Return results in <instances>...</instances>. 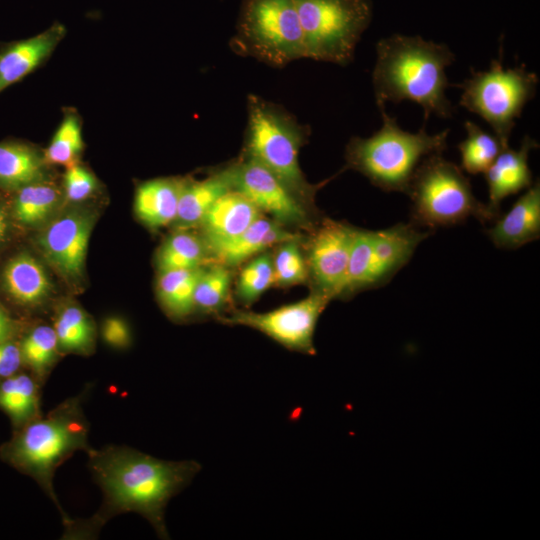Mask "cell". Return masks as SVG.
<instances>
[{
  "mask_svg": "<svg viewBox=\"0 0 540 540\" xmlns=\"http://www.w3.org/2000/svg\"><path fill=\"white\" fill-rule=\"evenodd\" d=\"M373 231L355 228L346 278L340 299H347L370 289Z\"/></svg>",
  "mask_w": 540,
  "mask_h": 540,
  "instance_id": "32",
  "label": "cell"
},
{
  "mask_svg": "<svg viewBox=\"0 0 540 540\" xmlns=\"http://www.w3.org/2000/svg\"><path fill=\"white\" fill-rule=\"evenodd\" d=\"M464 128L467 136L458 145L460 168L471 175L484 173L504 147L494 134L470 120L464 122Z\"/></svg>",
  "mask_w": 540,
  "mask_h": 540,
  "instance_id": "31",
  "label": "cell"
},
{
  "mask_svg": "<svg viewBox=\"0 0 540 540\" xmlns=\"http://www.w3.org/2000/svg\"><path fill=\"white\" fill-rule=\"evenodd\" d=\"M530 136H524L518 149L502 148L489 168L483 173L488 187L491 211L500 216L501 202L510 195L517 194L533 184L529 167V154L538 147Z\"/></svg>",
  "mask_w": 540,
  "mask_h": 540,
  "instance_id": "15",
  "label": "cell"
},
{
  "mask_svg": "<svg viewBox=\"0 0 540 540\" xmlns=\"http://www.w3.org/2000/svg\"><path fill=\"white\" fill-rule=\"evenodd\" d=\"M101 336L104 342L115 348L125 349L131 345L132 335L127 322L117 316L104 319L101 325Z\"/></svg>",
  "mask_w": 540,
  "mask_h": 540,
  "instance_id": "37",
  "label": "cell"
},
{
  "mask_svg": "<svg viewBox=\"0 0 540 540\" xmlns=\"http://www.w3.org/2000/svg\"><path fill=\"white\" fill-rule=\"evenodd\" d=\"M304 237L281 242L271 252L275 286L290 287L308 282Z\"/></svg>",
  "mask_w": 540,
  "mask_h": 540,
  "instance_id": "34",
  "label": "cell"
},
{
  "mask_svg": "<svg viewBox=\"0 0 540 540\" xmlns=\"http://www.w3.org/2000/svg\"><path fill=\"white\" fill-rule=\"evenodd\" d=\"M303 236L262 215L234 239L211 251L208 263L234 268L281 242Z\"/></svg>",
  "mask_w": 540,
  "mask_h": 540,
  "instance_id": "19",
  "label": "cell"
},
{
  "mask_svg": "<svg viewBox=\"0 0 540 540\" xmlns=\"http://www.w3.org/2000/svg\"><path fill=\"white\" fill-rule=\"evenodd\" d=\"M17 331V324L6 309L0 304V342L13 339Z\"/></svg>",
  "mask_w": 540,
  "mask_h": 540,
  "instance_id": "39",
  "label": "cell"
},
{
  "mask_svg": "<svg viewBox=\"0 0 540 540\" xmlns=\"http://www.w3.org/2000/svg\"><path fill=\"white\" fill-rule=\"evenodd\" d=\"M235 283V297L246 307L274 286L272 253L263 252L242 264Z\"/></svg>",
  "mask_w": 540,
  "mask_h": 540,
  "instance_id": "33",
  "label": "cell"
},
{
  "mask_svg": "<svg viewBox=\"0 0 540 540\" xmlns=\"http://www.w3.org/2000/svg\"><path fill=\"white\" fill-rule=\"evenodd\" d=\"M430 234L412 222L373 231L370 289L387 284L409 263L418 245Z\"/></svg>",
  "mask_w": 540,
  "mask_h": 540,
  "instance_id": "14",
  "label": "cell"
},
{
  "mask_svg": "<svg viewBox=\"0 0 540 540\" xmlns=\"http://www.w3.org/2000/svg\"><path fill=\"white\" fill-rule=\"evenodd\" d=\"M2 287L17 304L37 306L49 297L52 283L45 267L28 252L10 258L1 273Z\"/></svg>",
  "mask_w": 540,
  "mask_h": 540,
  "instance_id": "21",
  "label": "cell"
},
{
  "mask_svg": "<svg viewBox=\"0 0 540 540\" xmlns=\"http://www.w3.org/2000/svg\"><path fill=\"white\" fill-rule=\"evenodd\" d=\"M65 34V26L55 22L30 38L0 45V92L36 69L51 55Z\"/></svg>",
  "mask_w": 540,
  "mask_h": 540,
  "instance_id": "17",
  "label": "cell"
},
{
  "mask_svg": "<svg viewBox=\"0 0 540 540\" xmlns=\"http://www.w3.org/2000/svg\"><path fill=\"white\" fill-rule=\"evenodd\" d=\"M41 388L27 372L0 381V409L10 418L15 429L40 417Z\"/></svg>",
  "mask_w": 540,
  "mask_h": 540,
  "instance_id": "26",
  "label": "cell"
},
{
  "mask_svg": "<svg viewBox=\"0 0 540 540\" xmlns=\"http://www.w3.org/2000/svg\"><path fill=\"white\" fill-rule=\"evenodd\" d=\"M19 346L23 366L43 387L61 355L52 325L32 326L23 335Z\"/></svg>",
  "mask_w": 540,
  "mask_h": 540,
  "instance_id": "28",
  "label": "cell"
},
{
  "mask_svg": "<svg viewBox=\"0 0 540 540\" xmlns=\"http://www.w3.org/2000/svg\"><path fill=\"white\" fill-rule=\"evenodd\" d=\"M208 263V250L193 230H174L159 246L155 255L158 272L201 267Z\"/></svg>",
  "mask_w": 540,
  "mask_h": 540,
  "instance_id": "29",
  "label": "cell"
},
{
  "mask_svg": "<svg viewBox=\"0 0 540 540\" xmlns=\"http://www.w3.org/2000/svg\"><path fill=\"white\" fill-rule=\"evenodd\" d=\"M247 129L242 154L273 173L298 199L314 210L320 184H311L299 165L300 149L308 141L310 128L284 108L251 95L247 101Z\"/></svg>",
  "mask_w": 540,
  "mask_h": 540,
  "instance_id": "5",
  "label": "cell"
},
{
  "mask_svg": "<svg viewBox=\"0 0 540 540\" xmlns=\"http://www.w3.org/2000/svg\"><path fill=\"white\" fill-rule=\"evenodd\" d=\"M22 367L19 342L14 338L0 342V381L17 374Z\"/></svg>",
  "mask_w": 540,
  "mask_h": 540,
  "instance_id": "38",
  "label": "cell"
},
{
  "mask_svg": "<svg viewBox=\"0 0 540 540\" xmlns=\"http://www.w3.org/2000/svg\"><path fill=\"white\" fill-rule=\"evenodd\" d=\"M411 222L428 230L454 226L474 217L481 223L498 217L473 194L469 178L442 153L426 157L412 178Z\"/></svg>",
  "mask_w": 540,
  "mask_h": 540,
  "instance_id": "6",
  "label": "cell"
},
{
  "mask_svg": "<svg viewBox=\"0 0 540 540\" xmlns=\"http://www.w3.org/2000/svg\"><path fill=\"white\" fill-rule=\"evenodd\" d=\"M233 190L247 197L262 215L289 230L310 232L322 219L298 199L273 173L242 154L229 165Z\"/></svg>",
  "mask_w": 540,
  "mask_h": 540,
  "instance_id": "10",
  "label": "cell"
},
{
  "mask_svg": "<svg viewBox=\"0 0 540 540\" xmlns=\"http://www.w3.org/2000/svg\"><path fill=\"white\" fill-rule=\"evenodd\" d=\"M183 178H157L138 186L134 211L138 219L151 229L172 225L177 214Z\"/></svg>",
  "mask_w": 540,
  "mask_h": 540,
  "instance_id": "22",
  "label": "cell"
},
{
  "mask_svg": "<svg viewBox=\"0 0 540 540\" xmlns=\"http://www.w3.org/2000/svg\"><path fill=\"white\" fill-rule=\"evenodd\" d=\"M87 389L69 397L46 415L15 429L3 444L0 455L20 472L32 477L60 511L64 528L72 518L61 508L54 492L56 470L75 452L91 449L88 443L89 422L82 403Z\"/></svg>",
  "mask_w": 540,
  "mask_h": 540,
  "instance_id": "3",
  "label": "cell"
},
{
  "mask_svg": "<svg viewBox=\"0 0 540 540\" xmlns=\"http://www.w3.org/2000/svg\"><path fill=\"white\" fill-rule=\"evenodd\" d=\"M98 188L96 177L86 168L76 164L67 168L63 179V199L71 204L80 203L93 195Z\"/></svg>",
  "mask_w": 540,
  "mask_h": 540,
  "instance_id": "36",
  "label": "cell"
},
{
  "mask_svg": "<svg viewBox=\"0 0 540 540\" xmlns=\"http://www.w3.org/2000/svg\"><path fill=\"white\" fill-rule=\"evenodd\" d=\"M95 220L92 210L71 207L56 214L36 237L44 259L67 282L77 283L83 278Z\"/></svg>",
  "mask_w": 540,
  "mask_h": 540,
  "instance_id": "13",
  "label": "cell"
},
{
  "mask_svg": "<svg viewBox=\"0 0 540 540\" xmlns=\"http://www.w3.org/2000/svg\"><path fill=\"white\" fill-rule=\"evenodd\" d=\"M233 268L210 262L203 266L194 291V313L218 316L230 297Z\"/></svg>",
  "mask_w": 540,
  "mask_h": 540,
  "instance_id": "30",
  "label": "cell"
},
{
  "mask_svg": "<svg viewBox=\"0 0 540 540\" xmlns=\"http://www.w3.org/2000/svg\"><path fill=\"white\" fill-rule=\"evenodd\" d=\"M298 12L306 58L341 66L355 48L373 15L371 0H293Z\"/></svg>",
  "mask_w": 540,
  "mask_h": 540,
  "instance_id": "8",
  "label": "cell"
},
{
  "mask_svg": "<svg viewBox=\"0 0 540 540\" xmlns=\"http://www.w3.org/2000/svg\"><path fill=\"white\" fill-rule=\"evenodd\" d=\"M382 126L367 138L352 137L345 149L346 168L364 175L386 192L408 195L420 163L447 148L449 129L428 134L424 126L416 133L403 130L395 117L380 109Z\"/></svg>",
  "mask_w": 540,
  "mask_h": 540,
  "instance_id": "4",
  "label": "cell"
},
{
  "mask_svg": "<svg viewBox=\"0 0 540 540\" xmlns=\"http://www.w3.org/2000/svg\"><path fill=\"white\" fill-rule=\"evenodd\" d=\"M455 59L448 45L419 35L392 34L380 39L372 72L378 109L387 102L407 100L422 107L425 121L431 114L451 117L454 107L445 94L450 86L446 68Z\"/></svg>",
  "mask_w": 540,
  "mask_h": 540,
  "instance_id": "2",
  "label": "cell"
},
{
  "mask_svg": "<svg viewBox=\"0 0 540 540\" xmlns=\"http://www.w3.org/2000/svg\"><path fill=\"white\" fill-rule=\"evenodd\" d=\"M497 248L513 250L540 237V183L537 180L487 230Z\"/></svg>",
  "mask_w": 540,
  "mask_h": 540,
  "instance_id": "18",
  "label": "cell"
},
{
  "mask_svg": "<svg viewBox=\"0 0 540 540\" xmlns=\"http://www.w3.org/2000/svg\"><path fill=\"white\" fill-rule=\"evenodd\" d=\"M87 454L90 472L103 492V503L90 518L72 519L64 528L65 538H94L111 518L135 512L149 521L158 537L169 539L166 506L189 485L201 465L194 460H161L119 445L91 448Z\"/></svg>",
  "mask_w": 540,
  "mask_h": 540,
  "instance_id": "1",
  "label": "cell"
},
{
  "mask_svg": "<svg viewBox=\"0 0 540 540\" xmlns=\"http://www.w3.org/2000/svg\"><path fill=\"white\" fill-rule=\"evenodd\" d=\"M355 227L322 218L303 240L311 291L339 298L344 288Z\"/></svg>",
  "mask_w": 540,
  "mask_h": 540,
  "instance_id": "12",
  "label": "cell"
},
{
  "mask_svg": "<svg viewBox=\"0 0 540 540\" xmlns=\"http://www.w3.org/2000/svg\"><path fill=\"white\" fill-rule=\"evenodd\" d=\"M61 354L90 355L96 345L93 318L78 304L68 302L58 308L52 325Z\"/></svg>",
  "mask_w": 540,
  "mask_h": 540,
  "instance_id": "25",
  "label": "cell"
},
{
  "mask_svg": "<svg viewBox=\"0 0 540 540\" xmlns=\"http://www.w3.org/2000/svg\"><path fill=\"white\" fill-rule=\"evenodd\" d=\"M43 153L21 141L0 142V189L16 191L48 179Z\"/></svg>",
  "mask_w": 540,
  "mask_h": 540,
  "instance_id": "23",
  "label": "cell"
},
{
  "mask_svg": "<svg viewBox=\"0 0 540 540\" xmlns=\"http://www.w3.org/2000/svg\"><path fill=\"white\" fill-rule=\"evenodd\" d=\"M12 215L9 209L0 203V247L10 238L12 230Z\"/></svg>",
  "mask_w": 540,
  "mask_h": 540,
  "instance_id": "40",
  "label": "cell"
},
{
  "mask_svg": "<svg viewBox=\"0 0 540 540\" xmlns=\"http://www.w3.org/2000/svg\"><path fill=\"white\" fill-rule=\"evenodd\" d=\"M233 46L273 67L306 58L293 0H243Z\"/></svg>",
  "mask_w": 540,
  "mask_h": 540,
  "instance_id": "9",
  "label": "cell"
},
{
  "mask_svg": "<svg viewBox=\"0 0 540 540\" xmlns=\"http://www.w3.org/2000/svg\"><path fill=\"white\" fill-rule=\"evenodd\" d=\"M83 146L79 118L75 113L68 112L43 155L48 165L69 168L77 164Z\"/></svg>",
  "mask_w": 540,
  "mask_h": 540,
  "instance_id": "35",
  "label": "cell"
},
{
  "mask_svg": "<svg viewBox=\"0 0 540 540\" xmlns=\"http://www.w3.org/2000/svg\"><path fill=\"white\" fill-rule=\"evenodd\" d=\"M471 75L460 84L459 104L487 122L503 147L526 104L537 91L539 77L524 65L504 68L501 58L493 59L485 71L471 68Z\"/></svg>",
  "mask_w": 540,
  "mask_h": 540,
  "instance_id": "7",
  "label": "cell"
},
{
  "mask_svg": "<svg viewBox=\"0 0 540 540\" xmlns=\"http://www.w3.org/2000/svg\"><path fill=\"white\" fill-rule=\"evenodd\" d=\"M233 190L229 166L203 179H183L174 230L197 229L209 208L225 193Z\"/></svg>",
  "mask_w": 540,
  "mask_h": 540,
  "instance_id": "20",
  "label": "cell"
},
{
  "mask_svg": "<svg viewBox=\"0 0 540 540\" xmlns=\"http://www.w3.org/2000/svg\"><path fill=\"white\" fill-rule=\"evenodd\" d=\"M330 301L329 297L311 291L304 299L267 312L234 309L215 318L224 325L257 330L291 351L314 355L315 328Z\"/></svg>",
  "mask_w": 540,
  "mask_h": 540,
  "instance_id": "11",
  "label": "cell"
},
{
  "mask_svg": "<svg viewBox=\"0 0 540 540\" xmlns=\"http://www.w3.org/2000/svg\"><path fill=\"white\" fill-rule=\"evenodd\" d=\"M262 214L258 208L243 194L231 190L209 208L198 229L209 253L228 243Z\"/></svg>",
  "mask_w": 540,
  "mask_h": 540,
  "instance_id": "16",
  "label": "cell"
},
{
  "mask_svg": "<svg viewBox=\"0 0 540 540\" xmlns=\"http://www.w3.org/2000/svg\"><path fill=\"white\" fill-rule=\"evenodd\" d=\"M203 266L158 272L157 298L171 319L183 321L194 314V291Z\"/></svg>",
  "mask_w": 540,
  "mask_h": 540,
  "instance_id": "27",
  "label": "cell"
},
{
  "mask_svg": "<svg viewBox=\"0 0 540 540\" xmlns=\"http://www.w3.org/2000/svg\"><path fill=\"white\" fill-rule=\"evenodd\" d=\"M63 192L48 179L15 191L12 218L25 227H43L60 209Z\"/></svg>",
  "mask_w": 540,
  "mask_h": 540,
  "instance_id": "24",
  "label": "cell"
}]
</instances>
